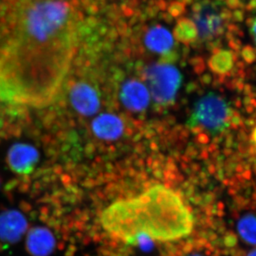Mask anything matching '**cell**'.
Returning a JSON list of instances; mask_svg holds the SVG:
<instances>
[{
	"label": "cell",
	"mask_w": 256,
	"mask_h": 256,
	"mask_svg": "<svg viewBox=\"0 0 256 256\" xmlns=\"http://www.w3.org/2000/svg\"><path fill=\"white\" fill-rule=\"evenodd\" d=\"M76 46L66 0H22L0 52V100L42 108L60 94Z\"/></svg>",
	"instance_id": "cell-1"
},
{
	"label": "cell",
	"mask_w": 256,
	"mask_h": 256,
	"mask_svg": "<svg viewBox=\"0 0 256 256\" xmlns=\"http://www.w3.org/2000/svg\"><path fill=\"white\" fill-rule=\"evenodd\" d=\"M100 222L111 236L129 244L140 237L174 242L188 236L194 227L191 210L176 192L162 185L114 202L102 212Z\"/></svg>",
	"instance_id": "cell-2"
},
{
	"label": "cell",
	"mask_w": 256,
	"mask_h": 256,
	"mask_svg": "<svg viewBox=\"0 0 256 256\" xmlns=\"http://www.w3.org/2000/svg\"><path fill=\"white\" fill-rule=\"evenodd\" d=\"M229 117L230 110L226 102L214 92H210L196 102L188 124H200L210 132L216 133L227 128Z\"/></svg>",
	"instance_id": "cell-3"
},
{
	"label": "cell",
	"mask_w": 256,
	"mask_h": 256,
	"mask_svg": "<svg viewBox=\"0 0 256 256\" xmlns=\"http://www.w3.org/2000/svg\"><path fill=\"white\" fill-rule=\"evenodd\" d=\"M146 76L151 95L156 102L166 105L174 100L182 82L178 69L168 64H158L148 69Z\"/></svg>",
	"instance_id": "cell-4"
},
{
	"label": "cell",
	"mask_w": 256,
	"mask_h": 256,
	"mask_svg": "<svg viewBox=\"0 0 256 256\" xmlns=\"http://www.w3.org/2000/svg\"><path fill=\"white\" fill-rule=\"evenodd\" d=\"M202 10L193 16L200 37L210 40L216 35L222 34V20L220 15L216 13L214 5L210 6V1L207 0L202 2Z\"/></svg>",
	"instance_id": "cell-5"
},
{
	"label": "cell",
	"mask_w": 256,
	"mask_h": 256,
	"mask_svg": "<svg viewBox=\"0 0 256 256\" xmlns=\"http://www.w3.org/2000/svg\"><path fill=\"white\" fill-rule=\"evenodd\" d=\"M28 222L16 210H6L0 214V239L3 242H18L26 232Z\"/></svg>",
	"instance_id": "cell-6"
},
{
	"label": "cell",
	"mask_w": 256,
	"mask_h": 256,
	"mask_svg": "<svg viewBox=\"0 0 256 256\" xmlns=\"http://www.w3.org/2000/svg\"><path fill=\"white\" fill-rule=\"evenodd\" d=\"M38 158V152L33 146L18 144L10 150L8 162L11 169L18 174H28L34 168Z\"/></svg>",
	"instance_id": "cell-7"
},
{
	"label": "cell",
	"mask_w": 256,
	"mask_h": 256,
	"mask_svg": "<svg viewBox=\"0 0 256 256\" xmlns=\"http://www.w3.org/2000/svg\"><path fill=\"white\" fill-rule=\"evenodd\" d=\"M121 100L128 108L141 111L149 104L150 94L146 88L141 82L132 80L126 82L120 92Z\"/></svg>",
	"instance_id": "cell-8"
},
{
	"label": "cell",
	"mask_w": 256,
	"mask_h": 256,
	"mask_svg": "<svg viewBox=\"0 0 256 256\" xmlns=\"http://www.w3.org/2000/svg\"><path fill=\"white\" fill-rule=\"evenodd\" d=\"M28 252L34 256H48L55 247V238L47 228H32L26 239Z\"/></svg>",
	"instance_id": "cell-9"
},
{
	"label": "cell",
	"mask_w": 256,
	"mask_h": 256,
	"mask_svg": "<svg viewBox=\"0 0 256 256\" xmlns=\"http://www.w3.org/2000/svg\"><path fill=\"white\" fill-rule=\"evenodd\" d=\"M72 101L76 108L84 114H94L99 106L97 94L92 88L86 85L78 86L74 88Z\"/></svg>",
	"instance_id": "cell-10"
},
{
	"label": "cell",
	"mask_w": 256,
	"mask_h": 256,
	"mask_svg": "<svg viewBox=\"0 0 256 256\" xmlns=\"http://www.w3.org/2000/svg\"><path fill=\"white\" fill-rule=\"evenodd\" d=\"M92 128L98 137L106 140H114L122 134L124 124L117 116L104 114L96 119Z\"/></svg>",
	"instance_id": "cell-11"
},
{
	"label": "cell",
	"mask_w": 256,
	"mask_h": 256,
	"mask_svg": "<svg viewBox=\"0 0 256 256\" xmlns=\"http://www.w3.org/2000/svg\"><path fill=\"white\" fill-rule=\"evenodd\" d=\"M144 42L150 50L160 54L169 52L174 44V40L170 32L159 25L150 28Z\"/></svg>",
	"instance_id": "cell-12"
},
{
	"label": "cell",
	"mask_w": 256,
	"mask_h": 256,
	"mask_svg": "<svg viewBox=\"0 0 256 256\" xmlns=\"http://www.w3.org/2000/svg\"><path fill=\"white\" fill-rule=\"evenodd\" d=\"M173 34L178 41L188 45L196 40L198 31L196 24L192 20L182 18L178 20Z\"/></svg>",
	"instance_id": "cell-13"
},
{
	"label": "cell",
	"mask_w": 256,
	"mask_h": 256,
	"mask_svg": "<svg viewBox=\"0 0 256 256\" xmlns=\"http://www.w3.org/2000/svg\"><path fill=\"white\" fill-rule=\"evenodd\" d=\"M233 65L234 55L228 50H218L210 57V68L216 73H227L232 68Z\"/></svg>",
	"instance_id": "cell-14"
},
{
	"label": "cell",
	"mask_w": 256,
	"mask_h": 256,
	"mask_svg": "<svg viewBox=\"0 0 256 256\" xmlns=\"http://www.w3.org/2000/svg\"><path fill=\"white\" fill-rule=\"evenodd\" d=\"M238 233L246 242L256 244V218L252 214H247L239 220Z\"/></svg>",
	"instance_id": "cell-15"
},
{
	"label": "cell",
	"mask_w": 256,
	"mask_h": 256,
	"mask_svg": "<svg viewBox=\"0 0 256 256\" xmlns=\"http://www.w3.org/2000/svg\"><path fill=\"white\" fill-rule=\"evenodd\" d=\"M168 12L172 18H180L185 12V4L180 2H173L170 5Z\"/></svg>",
	"instance_id": "cell-16"
},
{
	"label": "cell",
	"mask_w": 256,
	"mask_h": 256,
	"mask_svg": "<svg viewBox=\"0 0 256 256\" xmlns=\"http://www.w3.org/2000/svg\"><path fill=\"white\" fill-rule=\"evenodd\" d=\"M242 56L244 60L249 63H252L255 60V50L252 46H245L242 50Z\"/></svg>",
	"instance_id": "cell-17"
},
{
	"label": "cell",
	"mask_w": 256,
	"mask_h": 256,
	"mask_svg": "<svg viewBox=\"0 0 256 256\" xmlns=\"http://www.w3.org/2000/svg\"><path fill=\"white\" fill-rule=\"evenodd\" d=\"M226 4L229 8L233 10H236L242 6L240 0H226Z\"/></svg>",
	"instance_id": "cell-18"
},
{
	"label": "cell",
	"mask_w": 256,
	"mask_h": 256,
	"mask_svg": "<svg viewBox=\"0 0 256 256\" xmlns=\"http://www.w3.org/2000/svg\"><path fill=\"white\" fill-rule=\"evenodd\" d=\"M232 12H230L229 10L226 9H223L220 14V18H222V20H230V18H232Z\"/></svg>",
	"instance_id": "cell-19"
},
{
	"label": "cell",
	"mask_w": 256,
	"mask_h": 256,
	"mask_svg": "<svg viewBox=\"0 0 256 256\" xmlns=\"http://www.w3.org/2000/svg\"><path fill=\"white\" fill-rule=\"evenodd\" d=\"M244 12L242 11H239V10H236V11L234 12L233 13V18L235 21L236 22H242V20H244Z\"/></svg>",
	"instance_id": "cell-20"
},
{
	"label": "cell",
	"mask_w": 256,
	"mask_h": 256,
	"mask_svg": "<svg viewBox=\"0 0 256 256\" xmlns=\"http://www.w3.org/2000/svg\"><path fill=\"white\" fill-rule=\"evenodd\" d=\"M256 8V0H252L249 4L246 6L247 10H252L255 9Z\"/></svg>",
	"instance_id": "cell-21"
},
{
	"label": "cell",
	"mask_w": 256,
	"mask_h": 256,
	"mask_svg": "<svg viewBox=\"0 0 256 256\" xmlns=\"http://www.w3.org/2000/svg\"><path fill=\"white\" fill-rule=\"evenodd\" d=\"M158 6H159L160 9L162 10L166 9V3H165L164 1H162V0H160Z\"/></svg>",
	"instance_id": "cell-22"
},
{
	"label": "cell",
	"mask_w": 256,
	"mask_h": 256,
	"mask_svg": "<svg viewBox=\"0 0 256 256\" xmlns=\"http://www.w3.org/2000/svg\"><path fill=\"white\" fill-rule=\"evenodd\" d=\"M247 256H256L255 249H254L252 252H249V254H248Z\"/></svg>",
	"instance_id": "cell-23"
},
{
	"label": "cell",
	"mask_w": 256,
	"mask_h": 256,
	"mask_svg": "<svg viewBox=\"0 0 256 256\" xmlns=\"http://www.w3.org/2000/svg\"><path fill=\"white\" fill-rule=\"evenodd\" d=\"M190 256H203L198 255V254H194V255H191Z\"/></svg>",
	"instance_id": "cell-24"
}]
</instances>
